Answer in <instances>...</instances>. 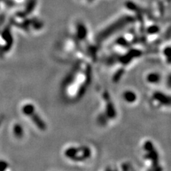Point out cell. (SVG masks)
<instances>
[{"instance_id": "cell-1", "label": "cell", "mask_w": 171, "mask_h": 171, "mask_svg": "<svg viewBox=\"0 0 171 171\" xmlns=\"http://www.w3.org/2000/svg\"><path fill=\"white\" fill-rule=\"evenodd\" d=\"M21 111L22 114H23L26 117H27L28 119L29 118L31 119L30 121H32L34 124H35V126H37L39 129L44 131V130L47 128V125H46L45 123L43 121L42 118L39 116L38 113L36 111L35 107H34L32 104L31 103L24 104V106L22 105Z\"/></svg>"}, {"instance_id": "cell-2", "label": "cell", "mask_w": 171, "mask_h": 171, "mask_svg": "<svg viewBox=\"0 0 171 171\" xmlns=\"http://www.w3.org/2000/svg\"><path fill=\"white\" fill-rule=\"evenodd\" d=\"M65 155L73 160L81 161L89 158L91 150L88 147H82L80 149H77L76 148H69L65 151Z\"/></svg>"}, {"instance_id": "cell-3", "label": "cell", "mask_w": 171, "mask_h": 171, "mask_svg": "<svg viewBox=\"0 0 171 171\" xmlns=\"http://www.w3.org/2000/svg\"><path fill=\"white\" fill-rule=\"evenodd\" d=\"M145 150H146L147 153H148V158L150 159V160H152L153 164V166H158V155L157 151L155 150V148L153 147V144L150 141H147L145 142L144 145Z\"/></svg>"}, {"instance_id": "cell-4", "label": "cell", "mask_w": 171, "mask_h": 171, "mask_svg": "<svg viewBox=\"0 0 171 171\" xmlns=\"http://www.w3.org/2000/svg\"><path fill=\"white\" fill-rule=\"evenodd\" d=\"M104 97H105L106 101V110H107V115L110 118H115L116 116V112L115 110L114 104L111 101L109 94L106 92L104 93Z\"/></svg>"}, {"instance_id": "cell-5", "label": "cell", "mask_w": 171, "mask_h": 171, "mask_svg": "<svg viewBox=\"0 0 171 171\" xmlns=\"http://www.w3.org/2000/svg\"><path fill=\"white\" fill-rule=\"evenodd\" d=\"M153 98L158 101L161 104L166 106H171V97L169 96L165 95V94L162 93H158L156 92L153 94Z\"/></svg>"}, {"instance_id": "cell-6", "label": "cell", "mask_w": 171, "mask_h": 171, "mask_svg": "<svg viewBox=\"0 0 171 171\" xmlns=\"http://www.w3.org/2000/svg\"><path fill=\"white\" fill-rule=\"evenodd\" d=\"M13 127V134L17 138H22V136H24V130L21 125L17 124L14 125Z\"/></svg>"}, {"instance_id": "cell-7", "label": "cell", "mask_w": 171, "mask_h": 171, "mask_svg": "<svg viewBox=\"0 0 171 171\" xmlns=\"http://www.w3.org/2000/svg\"><path fill=\"white\" fill-rule=\"evenodd\" d=\"M124 98L126 101L132 103L136 100V95L133 92L128 91L124 93Z\"/></svg>"}, {"instance_id": "cell-8", "label": "cell", "mask_w": 171, "mask_h": 171, "mask_svg": "<svg viewBox=\"0 0 171 171\" xmlns=\"http://www.w3.org/2000/svg\"><path fill=\"white\" fill-rule=\"evenodd\" d=\"M160 76L158 73H152L148 75L147 76V81L150 83H157L160 81Z\"/></svg>"}, {"instance_id": "cell-9", "label": "cell", "mask_w": 171, "mask_h": 171, "mask_svg": "<svg viewBox=\"0 0 171 171\" xmlns=\"http://www.w3.org/2000/svg\"><path fill=\"white\" fill-rule=\"evenodd\" d=\"M164 54L167 56V60L170 64H171V47L166 48L164 51Z\"/></svg>"}, {"instance_id": "cell-10", "label": "cell", "mask_w": 171, "mask_h": 171, "mask_svg": "<svg viewBox=\"0 0 171 171\" xmlns=\"http://www.w3.org/2000/svg\"><path fill=\"white\" fill-rule=\"evenodd\" d=\"M123 73H124V71H121V70H120V71H118L117 73H116V74L115 75V76H114V81H119L120 78H121V76L123 75Z\"/></svg>"}, {"instance_id": "cell-11", "label": "cell", "mask_w": 171, "mask_h": 171, "mask_svg": "<svg viewBox=\"0 0 171 171\" xmlns=\"http://www.w3.org/2000/svg\"><path fill=\"white\" fill-rule=\"evenodd\" d=\"M168 83H169V85H170V87H171V81L170 82H168Z\"/></svg>"}]
</instances>
